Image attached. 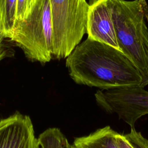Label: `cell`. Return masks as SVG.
Here are the masks:
<instances>
[{
	"label": "cell",
	"mask_w": 148,
	"mask_h": 148,
	"mask_svg": "<svg viewBox=\"0 0 148 148\" xmlns=\"http://www.w3.org/2000/svg\"><path fill=\"white\" fill-rule=\"evenodd\" d=\"M69 76L79 84L101 90L141 86L143 77L120 50L87 38L66 57Z\"/></svg>",
	"instance_id": "obj_1"
},
{
	"label": "cell",
	"mask_w": 148,
	"mask_h": 148,
	"mask_svg": "<svg viewBox=\"0 0 148 148\" xmlns=\"http://www.w3.org/2000/svg\"><path fill=\"white\" fill-rule=\"evenodd\" d=\"M120 50L136 66L148 84V28L145 1L109 0Z\"/></svg>",
	"instance_id": "obj_2"
},
{
	"label": "cell",
	"mask_w": 148,
	"mask_h": 148,
	"mask_svg": "<svg viewBox=\"0 0 148 148\" xmlns=\"http://www.w3.org/2000/svg\"><path fill=\"white\" fill-rule=\"evenodd\" d=\"M32 61L49 62L53 57V27L50 0H36L31 13L16 23L10 38Z\"/></svg>",
	"instance_id": "obj_3"
},
{
	"label": "cell",
	"mask_w": 148,
	"mask_h": 148,
	"mask_svg": "<svg viewBox=\"0 0 148 148\" xmlns=\"http://www.w3.org/2000/svg\"><path fill=\"white\" fill-rule=\"evenodd\" d=\"M53 56L66 58L87 33L89 3L86 0H50Z\"/></svg>",
	"instance_id": "obj_4"
},
{
	"label": "cell",
	"mask_w": 148,
	"mask_h": 148,
	"mask_svg": "<svg viewBox=\"0 0 148 148\" xmlns=\"http://www.w3.org/2000/svg\"><path fill=\"white\" fill-rule=\"evenodd\" d=\"M95 98L99 106L108 113L116 114L131 128L148 114V91L140 86L98 90Z\"/></svg>",
	"instance_id": "obj_5"
},
{
	"label": "cell",
	"mask_w": 148,
	"mask_h": 148,
	"mask_svg": "<svg viewBox=\"0 0 148 148\" xmlns=\"http://www.w3.org/2000/svg\"><path fill=\"white\" fill-rule=\"evenodd\" d=\"M0 148H40L28 116L16 112L0 120Z\"/></svg>",
	"instance_id": "obj_6"
},
{
	"label": "cell",
	"mask_w": 148,
	"mask_h": 148,
	"mask_svg": "<svg viewBox=\"0 0 148 148\" xmlns=\"http://www.w3.org/2000/svg\"><path fill=\"white\" fill-rule=\"evenodd\" d=\"M88 38L120 50L109 0H90L87 16Z\"/></svg>",
	"instance_id": "obj_7"
},
{
	"label": "cell",
	"mask_w": 148,
	"mask_h": 148,
	"mask_svg": "<svg viewBox=\"0 0 148 148\" xmlns=\"http://www.w3.org/2000/svg\"><path fill=\"white\" fill-rule=\"evenodd\" d=\"M117 132L109 125L98 128L88 135L76 138L72 148H119Z\"/></svg>",
	"instance_id": "obj_8"
},
{
	"label": "cell",
	"mask_w": 148,
	"mask_h": 148,
	"mask_svg": "<svg viewBox=\"0 0 148 148\" xmlns=\"http://www.w3.org/2000/svg\"><path fill=\"white\" fill-rule=\"evenodd\" d=\"M17 0H0V31L10 38L16 24Z\"/></svg>",
	"instance_id": "obj_9"
},
{
	"label": "cell",
	"mask_w": 148,
	"mask_h": 148,
	"mask_svg": "<svg viewBox=\"0 0 148 148\" xmlns=\"http://www.w3.org/2000/svg\"><path fill=\"white\" fill-rule=\"evenodd\" d=\"M37 139L40 148H72V145L57 128H47Z\"/></svg>",
	"instance_id": "obj_10"
},
{
	"label": "cell",
	"mask_w": 148,
	"mask_h": 148,
	"mask_svg": "<svg viewBox=\"0 0 148 148\" xmlns=\"http://www.w3.org/2000/svg\"><path fill=\"white\" fill-rule=\"evenodd\" d=\"M36 0H17L16 23L24 20L31 13Z\"/></svg>",
	"instance_id": "obj_11"
},
{
	"label": "cell",
	"mask_w": 148,
	"mask_h": 148,
	"mask_svg": "<svg viewBox=\"0 0 148 148\" xmlns=\"http://www.w3.org/2000/svg\"><path fill=\"white\" fill-rule=\"evenodd\" d=\"M124 135L134 148H148V139L140 132L137 131L135 127H131L130 132Z\"/></svg>",
	"instance_id": "obj_12"
},
{
	"label": "cell",
	"mask_w": 148,
	"mask_h": 148,
	"mask_svg": "<svg viewBox=\"0 0 148 148\" xmlns=\"http://www.w3.org/2000/svg\"><path fill=\"white\" fill-rule=\"evenodd\" d=\"M116 140L119 148H134L124 136V134L117 132L116 135Z\"/></svg>",
	"instance_id": "obj_13"
},
{
	"label": "cell",
	"mask_w": 148,
	"mask_h": 148,
	"mask_svg": "<svg viewBox=\"0 0 148 148\" xmlns=\"http://www.w3.org/2000/svg\"><path fill=\"white\" fill-rule=\"evenodd\" d=\"M6 38L5 35L0 31V61L2 60L7 54V50L4 43V39Z\"/></svg>",
	"instance_id": "obj_14"
},
{
	"label": "cell",
	"mask_w": 148,
	"mask_h": 148,
	"mask_svg": "<svg viewBox=\"0 0 148 148\" xmlns=\"http://www.w3.org/2000/svg\"><path fill=\"white\" fill-rule=\"evenodd\" d=\"M142 1H145V0H142Z\"/></svg>",
	"instance_id": "obj_15"
}]
</instances>
